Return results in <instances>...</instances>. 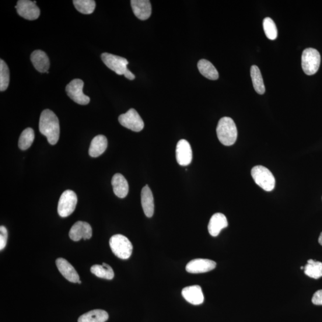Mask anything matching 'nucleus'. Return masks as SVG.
<instances>
[{
  "mask_svg": "<svg viewBox=\"0 0 322 322\" xmlns=\"http://www.w3.org/2000/svg\"><path fill=\"white\" fill-rule=\"evenodd\" d=\"M39 129L41 134L47 138L50 145L57 144L60 136V125L59 119L53 112L50 110L42 112Z\"/></svg>",
  "mask_w": 322,
  "mask_h": 322,
  "instance_id": "1",
  "label": "nucleus"
},
{
  "mask_svg": "<svg viewBox=\"0 0 322 322\" xmlns=\"http://www.w3.org/2000/svg\"><path fill=\"white\" fill-rule=\"evenodd\" d=\"M216 131L219 141L223 145L229 146L236 142L237 130L236 124L232 118L223 117L220 119Z\"/></svg>",
  "mask_w": 322,
  "mask_h": 322,
  "instance_id": "2",
  "label": "nucleus"
},
{
  "mask_svg": "<svg viewBox=\"0 0 322 322\" xmlns=\"http://www.w3.org/2000/svg\"><path fill=\"white\" fill-rule=\"evenodd\" d=\"M251 176L255 183L262 190L271 192L274 190L276 181L271 171L263 166H257L251 170Z\"/></svg>",
  "mask_w": 322,
  "mask_h": 322,
  "instance_id": "3",
  "label": "nucleus"
},
{
  "mask_svg": "<svg viewBox=\"0 0 322 322\" xmlns=\"http://www.w3.org/2000/svg\"><path fill=\"white\" fill-rule=\"evenodd\" d=\"M110 245L112 251L117 257L123 260H127L130 257L132 246L127 237L122 234H115L111 237Z\"/></svg>",
  "mask_w": 322,
  "mask_h": 322,
  "instance_id": "4",
  "label": "nucleus"
},
{
  "mask_svg": "<svg viewBox=\"0 0 322 322\" xmlns=\"http://www.w3.org/2000/svg\"><path fill=\"white\" fill-rule=\"evenodd\" d=\"M320 55L316 49H305L303 52L302 58V68L304 73L308 75L315 74L320 67Z\"/></svg>",
  "mask_w": 322,
  "mask_h": 322,
  "instance_id": "5",
  "label": "nucleus"
},
{
  "mask_svg": "<svg viewBox=\"0 0 322 322\" xmlns=\"http://www.w3.org/2000/svg\"><path fill=\"white\" fill-rule=\"evenodd\" d=\"M78 198L74 192L66 191L61 195L58 203V211L61 218H65L71 215L75 211Z\"/></svg>",
  "mask_w": 322,
  "mask_h": 322,
  "instance_id": "6",
  "label": "nucleus"
},
{
  "mask_svg": "<svg viewBox=\"0 0 322 322\" xmlns=\"http://www.w3.org/2000/svg\"><path fill=\"white\" fill-rule=\"evenodd\" d=\"M84 85L85 83L83 80L75 79L66 87L68 96L75 103L81 105L88 104L90 101V97L83 93Z\"/></svg>",
  "mask_w": 322,
  "mask_h": 322,
  "instance_id": "7",
  "label": "nucleus"
},
{
  "mask_svg": "<svg viewBox=\"0 0 322 322\" xmlns=\"http://www.w3.org/2000/svg\"><path fill=\"white\" fill-rule=\"evenodd\" d=\"M118 121L123 127L135 132L141 131L145 126L141 117L134 109H130L125 114L121 115Z\"/></svg>",
  "mask_w": 322,
  "mask_h": 322,
  "instance_id": "8",
  "label": "nucleus"
},
{
  "mask_svg": "<svg viewBox=\"0 0 322 322\" xmlns=\"http://www.w3.org/2000/svg\"><path fill=\"white\" fill-rule=\"evenodd\" d=\"M101 59L107 67L119 75H124L128 69V62L125 58L104 52L101 55Z\"/></svg>",
  "mask_w": 322,
  "mask_h": 322,
  "instance_id": "9",
  "label": "nucleus"
},
{
  "mask_svg": "<svg viewBox=\"0 0 322 322\" xmlns=\"http://www.w3.org/2000/svg\"><path fill=\"white\" fill-rule=\"evenodd\" d=\"M15 8L18 15L27 20H36L40 15L39 8L36 3L30 0H19Z\"/></svg>",
  "mask_w": 322,
  "mask_h": 322,
  "instance_id": "10",
  "label": "nucleus"
},
{
  "mask_svg": "<svg viewBox=\"0 0 322 322\" xmlns=\"http://www.w3.org/2000/svg\"><path fill=\"white\" fill-rule=\"evenodd\" d=\"M216 262L208 259L198 258L188 262L185 270L190 274H203L213 270Z\"/></svg>",
  "mask_w": 322,
  "mask_h": 322,
  "instance_id": "11",
  "label": "nucleus"
},
{
  "mask_svg": "<svg viewBox=\"0 0 322 322\" xmlns=\"http://www.w3.org/2000/svg\"><path fill=\"white\" fill-rule=\"evenodd\" d=\"M92 228L88 223L77 222L69 231V236L73 241L90 239L92 236Z\"/></svg>",
  "mask_w": 322,
  "mask_h": 322,
  "instance_id": "12",
  "label": "nucleus"
},
{
  "mask_svg": "<svg viewBox=\"0 0 322 322\" xmlns=\"http://www.w3.org/2000/svg\"><path fill=\"white\" fill-rule=\"evenodd\" d=\"M192 150L190 143L185 140H180L176 148V159L178 164L181 166L190 165L192 160Z\"/></svg>",
  "mask_w": 322,
  "mask_h": 322,
  "instance_id": "13",
  "label": "nucleus"
},
{
  "mask_svg": "<svg viewBox=\"0 0 322 322\" xmlns=\"http://www.w3.org/2000/svg\"><path fill=\"white\" fill-rule=\"evenodd\" d=\"M182 296L183 298L193 305H200L204 302V293L201 287L199 285H193L185 287L182 290Z\"/></svg>",
  "mask_w": 322,
  "mask_h": 322,
  "instance_id": "14",
  "label": "nucleus"
},
{
  "mask_svg": "<svg viewBox=\"0 0 322 322\" xmlns=\"http://www.w3.org/2000/svg\"><path fill=\"white\" fill-rule=\"evenodd\" d=\"M131 5L133 13L138 19L145 20L152 14V6L149 0H132Z\"/></svg>",
  "mask_w": 322,
  "mask_h": 322,
  "instance_id": "15",
  "label": "nucleus"
},
{
  "mask_svg": "<svg viewBox=\"0 0 322 322\" xmlns=\"http://www.w3.org/2000/svg\"><path fill=\"white\" fill-rule=\"evenodd\" d=\"M57 267L61 274L68 281L72 283H78L79 276L74 267L64 258H59L56 261Z\"/></svg>",
  "mask_w": 322,
  "mask_h": 322,
  "instance_id": "16",
  "label": "nucleus"
},
{
  "mask_svg": "<svg viewBox=\"0 0 322 322\" xmlns=\"http://www.w3.org/2000/svg\"><path fill=\"white\" fill-rule=\"evenodd\" d=\"M227 226L228 222L226 217L222 213H216L209 220L208 226V232L212 236L216 237Z\"/></svg>",
  "mask_w": 322,
  "mask_h": 322,
  "instance_id": "17",
  "label": "nucleus"
},
{
  "mask_svg": "<svg viewBox=\"0 0 322 322\" xmlns=\"http://www.w3.org/2000/svg\"><path fill=\"white\" fill-rule=\"evenodd\" d=\"M31 61L34 68L38 72L47 73L48 71L50 68V61L44 51L40 50H35L31 55Z\"/></svg>",
  "mask_w": 322,
  "mask_h": 322,
  "instance_id": "18",
  "label": "nucleus"
},
{
  "mask_svg": "<svg viewBox=\"0 0 322 322\" xmlns=\"http://www.w3.org/2000/svg\"><path fill=\"white\" fill-rule=\"evenodd\" d=\"M141 202L143 211L148 218H152L155 209L153 196L151 190L148 185L142 189L141 192Z\"/></svg>",
  "mask_w": 322,
  "mask_h": 322,
  "instance_id": "19",
  "label": "nucleus"
},
{
  "mask_svg": "<svg viewBox=\"0 0 322 322\" xmlns=\"http://www.w3.org/2000/svg\"><path fill=\"white\" fill-rule=\"evenodd\" d=\"M114 194L118 198H124L128 194V183L125 178L121 174H115L112 179Z\"/></svg>",
  "mask_w": 322,
  "mask_h": 322,
  "instance_id": "20",
  "label": "nucleus"
},
{
  "mask_svg": "<svg viewBox=\"0 0 322 322\" xmlns=\"http://www.w3.org/2000/svg\"><path fill=\"white\" fill-rule=\"evenodd\" d=\"M108 147V140L104 136L98 135L91 142L89 155L93 157H99L104 152Z\"/></svg>",
  "mask_w": 322,
  "mask_h": 322,
  "instance_id": "21",
  "label": "nucleus"
},
{
  "mask_svg": "<svg viewBox=\"0 0 322 322\" xmlns=\"http://www.w3.org/2000/svg\"><path fill=\"white\" fill-rule=\"evenodd\" d=\"M109 318L106 311L100 309L89 311L81 316L78 322H105Z\"/></svg>",
  "mask_w": 322,
  "mask_h": 322,
  "instance_id": "22",
  "label": "nucleus"
},
{
  "mask_svg": "<svg viewBox=\"0 0 322 322\" xmlns=\"http://www.w3.org/2000/svg\"><path fill=\"white\" fill-rule=\"evenodd\" d=\"M198 68L201 74L206 78L210 80H217L219 78L218 70L209 61L201 59L198 62Z\"/></svg>",
  "mask_w": 322,
  "mask_h": 322,
  "instance_id": "23",
  "label": "nucleus"
},
{
  "mask_svg": "<svg viewBox=\"0 0 322 322\" xmlns=\"http://www.w3.org/2000/svg\"><path fill=\"white\" fill-rule=\"evenodd\" d=\"M91 272L98 278L112 280L114 278V272L110 265L103 263L102 265H94L90 269Z\"/></svg>",
  "mask_w": 322,
  "mask_h": 322,
  "instance_id": "24",
  "label": "nucleus"
},
{
  "mask_svg": "<svg viewBox=\"0 0 322 322\" xmlns=\"http://www.w3.org/2000/svg\"><path fill=\"white\" fill-rule=\"evenodd\" d=\"M304 274L315 279L322 277V262L311 259L308 260L307 264L304 267Z\"/></svg>",
  "mask_w": 322,
  "mask_h": 322,
  "instance_id": "25",
  "label": "nucleus"
},
{
  "mask_svg": "<svg viewBox=\"0 0 322 322\" xmlns=\"http://www.w3.org/2000/svg\"><path fill=\"white\" fill-rule=\"evenodd\" d=\"M251 76L255 90L258 94H263L265 90L264 84L261 72L257 66H252Z\"/></svg>",
  "mask_w": 322,
  "mask_h": 322,
  "instance_id": "26",
  "label": "nucleus"
},
{
  "mask_svg": "<svg viewBox=\"0 0 322 322\" xmlns=\"http://www.w3.org/2000/svg\"><path fill=\"white\" fill-rule=\"evenodd\" d=\"M35 139L34 129L31 128H27L24 129L21 134L19 139V148L22 150L29 149Z\"/></svg>",
  "mask_w": 322,
  "mask_h": 322,
  "instance_id": "27",
  "label": "nucleus"
},
{
  "mask_svg": "<svg viewBox=\"0 0 322 322\" xmlns=\"http://www.w3.org/2000/svg\"><path fill=\"white\" fill-rule=\"evenodd\" d=\"M73 3L76 9L85 15L93 13L96 8V2L94 0H74Z\"/></svg>",
  "mask_w": 322,
  "mask_h": 322,
  "instance_id": "28",
  "label": "nucleus"
},
{
  "mask_svg": "<svg viewBox=\"0 0 322 322\" xmlns=\"http://www.w3.org/2000/svg\"><path fill=\"white\" fill-rule=\"evenodd\" d=\"M10 82V71L8 65L1 59L0 61V90L8 89Z\"/></svg>",
  "mask_w": 322,
  "mask_h": 322,
  "instance_id": "29",
  "label": "nucleus"
},
{
  "mask_svg": "<svg viewBox=\"0 0 322 322\" xmlns=\"http://www.w3.org/2000/svg\"><path fill=\"white\" fill-rule=\"evenodd\" d=\"M263 29L266 37L269 40H275L278 37V30L274 21L270 17H266L263 20Z\"/></svg>",
  "mask_w": 322,
  "mask_h": 322,
  "instance_id": "30",
  "label": "nucleus"
},
{
  "mask_svg": "<svg viewBox=\"0 0 322 322\" xmlns=\"http://www.w3.org/2000/svg\"><path fill=\"white\" fill-rule=\"evenodd\" d=\"M8 230L5 226L0 227V250L5 249L8 242Z\"/></svg>",
  "mask_w": 322,
  "mask_h": 322,
  "instance_id": "31",
  "label": "nucleus"
},
{
  "mask_svg": "<svg viewBox=\"0 0 322 322\" xmlns=\"http://www.w3.org/2000/svg\"><path fill=\"white\" fill-rule=\"evenodd\" d=\"M312 303L314 305L322 306V289L318 290L314 293Z\"/></svg>",
  "mask_w": 322,
  "mask_h": 322,
  "instance_id": "32",
  "label": "nucleus"
},
{
  "mask_svg": "<svg viewBox=\"0 0 322 322\" xmlns=\"http://www.w3.org/2000/svg\"><path fill=\"white\" fill-rule=\"evenodd\" d=\"M124 75L125 76V78H127L129 80H134L135 79V75L133 74V73L130 71H129V69H128L127 71H126Z\"/></svg>",
  "mask_w": 322,
  "mask_h": 322,
  "instance_id": "33",
  "label": "nucleus"
},
{
  "mask_svg": "<svg viewBox=\"0 0 322 322\" xmlns=\"http://www.w3.org/2000/svg\"><path fill=\"white\" fill-rule=\"evenodd\" d=\"M318 243H319L322 246V232L321 233L319 237H318Z\"/></svg>",
  "mask_w": 322,
  "mask_h": 322,
  "instance_id": "34",
  "label": "nucleus"
},
{
  "mask_svg": "<svg viewBox=\"0 0 322 322\" xmlns=\"http://www.w3.org/2000/svg\"><path fill=\"white\" fill-rule=\"evenodd\" d=\"M301 269H302L303 270V269H304V267H303V266H302V267H301Z\"/></svg>",
  "mask_w": 322,
  "mask_h": 322,
  "instance_id": "35",
  "label": "nucleus"
},
{
  "mask_svg": "<svg viewBox=\"0 0 322 322\" xmlns=\"http://www.w3.org/2000/svg\"><path fill=\"white\" fill-rule=\"evenodd\" d=\"M78 283H79V284H81V283H82V281H79Z\"/></svg>",
  "mask_w": 322,
  "mask_h": 322,
  "instance_id": "36",
  "label": "nucleus"
}]
</instances>
